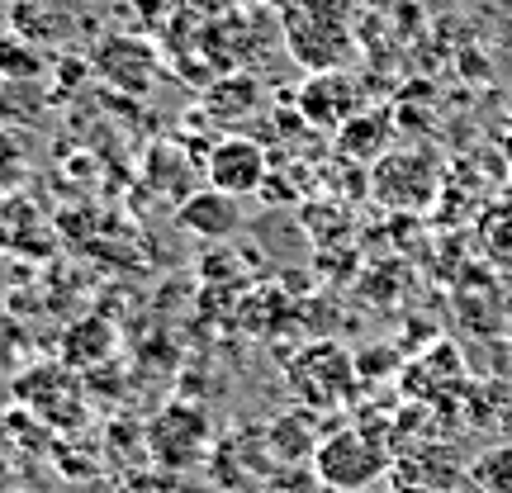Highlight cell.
I'll use <instances>...</instances> for the list:
<instances>
[{"label": "cell", "mask_w": 512, "mask_h": 493, "mask_svg": "<svg viewBox=\"0 0 512 493\" xmlns=\"http://www.w3.org/2000/svg\"><path fill=\"white\" fill-rule=\"evenodd\" d=\"M0 252L19 261H48L57 252L53 219L43 214V204L24 190L0 195Z\"/></svg>", "instance_id": "obj_6"}, {"label": "cell", "mask_w": 512, "mask_h": 493, "mask_svg": "<svg viewBox=\"0 0 512 493\" xmlns=\"http://www.w3.org/2000/svg\"><path fill=\"white\" fill-rule=\"evenodd\" d=\"M91 72L100 76L105 86H114V91H124V95H152L162 62H157V53H152V43H147V38L110 34V38H100V43H95Z\"/></svg>", "instance_id": "obj_5"}, {"label": "cell", "mask_w": 512, "mask_h": 493, "mask_svg": "<svg viewBox=\"0 0 512 493\" xmlns=\"http://www.w3.org/2000/svg\"><path fill=\"white\" fill-rule=\"evenodd\" d=\"M285 384L309 413H332L356 394V361L337 342H309V347H299L290 356Z\"/></svg>", "instance_id": "obj_3"}, {"label": "cell", "mask_w": 512, "mask_h": 493, "mask_svg": "<svg viewBox=\"0 0 512 493\" xmlns=\"http://www.w3.org/2000/svg\"><path fill=\"white\" fill-rule=\"evenodd\" d=\"M309 460H313V479L328 493H366L389 475L394 451L370 427H337L328 437H318Z\"/></svg>", "instance_id": "obj_2"}, {"label": "cell", "mask_w": 512, "mask_h": 493, "mask_svg": "<svg viewBox=\"0 0 512 493\" xmlns=\"http://www.w3.org/2000/svg\"><path fill=\"white\" fill-rule=\"evenodd\" d=\"M280 34L304 72H337L351 57V0H280Z\"/></svg>", "instance_id": "obj_1"}, {"label": "cell", "mask_w": 512, "mask_h": 493, "mask_svg": "<svg viewBox=\"0 0 512 493\" xmlns=\"http://www.w3.org/2000/svg\"><path fill=\"white\" fill-rule=\"evenodd\" d=\"M5 29H15L19 38H29L48 53V48H67L81 34V10L76 0H10Z\"/></svg>", "instance_id": "obj_9"}, {"label": "cell", "mask_w": 512, "mask_h": 493, "mask_svg": "<svg viewBox=\"0 0 512 493\" xmlns=\"http://www.w3.org/2000/svg\"><path fill=\"white\" fill-rule=\"evenodd\" d=\"M10 479H15V465H10V456L0 451V493L10 489Z\"/></svg>", "instance_id": "obj_18"}, {"label": "cell", "mask_w": 512, "mask_h": 493, "mask_svg": "<svg viewBox=\"0 0 512 493\" xmlns=\"http://www.w3.org/2000/svg\"><path fill=\"white\" fill-rule=\"evenodd\" d=\"M408 493H427V489H408Z\"/></svg>", "instance_id": "obj_21"}, {"label": "cell", "mask_w": 512, "mask_h": 493, "mask_svg": "<svg viewBox=\"0 0 512 493\" xmlns=\"http://www.w3.org/2000/svg\"><path fill=\"white\" fill-rule=\"evenodd\" d=\"M441 185V166L432 152H418V147H399V152H384L375 171H370V190L375 200L389 204V209H427L432 195Z\"/></svg>", "instance_id": "obj_4"}, {"label": "cell", "mask_w": 512, "mask_h": 493, "mask_svg": "<svg viewBox=\"0 0 512 493\" xmlns=\"http://www.w3.org/2000/svg\"><path fill=\"white\" fill-rule=\"evenodd\" d=\"M384 143H389V114L384 110H361L356 119L337 128V147L356 162H380Z\"/></svg>", "instance_id": "obj_13"}, {"label": "cell", "mask_w": 512, "mask_h": 493, "mask_svg": "<svg viewBox=\"0 0 512 493\" xmlns=\"http://www.w3.org/2000/svg\"><path fill=\"white\" fill-rule=\"evenodd\" d=\"M470 484H475L479 493H512V441L489 446V451L470 465Z\"/></svg>", "instance_id": "obj_17"}, {"label": "cell", "mask_w": 512, "mask_h": 493, "mask_svg": "<svg viewBox=\"0 0 512 493\" xmlns=\"http://www.w3.org/2000/svg\"><path fill=\"white\" fill-rule=\"evenodd\" d=\"M256 100H261V86H256V76H223L214 81V91L204 95V105H209V119H223L228 133H238V119L247 110H256Z\"/></svg>", "instance_id": "obj_14"}, {"label": "cell", "mask_w": 512, "mask_h": 493, "mask_svg": "<svg viewBox=\"0 0 512 493\" xmlns=\"http://www.w3.org/2000/svg\"><path fill=\"white\" fill-rule=\"evenodd\" d=\"M5 5H10V0H0V19H5Z\"/></svg>", "instance_id": "obj_19"}, {"label": "cell", "mask_w": 512, "mask_h": 493, "mask_svg": "<svg viewBox=\"0 0 512 493\" xmlns=\"http://www.w3.org/2000/svg\"><path fill=\"white\" fill-rule=\"evenodd\" d=\"M508 422H512V394H508Z\"/></svg>", "instance_id": "obj_20"}, {"label": "cell", "mask_w": 512, "mask_h": 493, "mask_svg": "<svg viewBox=\"0 0 512 493\" xmlns=\"http://www.w3.org/2000/svg\"><path fill=\"white\" fill-rule=\"evenodd\" d=\"M204 176L214 190H228V195H256L266 176H271V162H266V147L247 138V133H223L219 143L209 147V162H204Z\"/></svg>", "instance_id": "obj_7"}, {"label": "cell", "mask_w": 512, "mask_h": 493, "mask_svg": "<svg viewBox=\"0 0 512 493\" xmlns=\"http://www.w3.org/2000/svg\"><path fill=\"white\" fill-rule=\"evenodd\" d=\"M176 223H181L185 233H195V238H233L242 228V200L238 195H228V190H214V185H204L195 195H185L176 204Z\"/></svg>", "instance_id": "obj_12"}, {"label": "cell", "mask_w": 512, "mask_h": 493, "mask_svg": "<svg viewBox=\"0 0 512 493\" xmlns=\"http://www.w3.org/2000/svg\"><path fill=\"white\" fill-rule=\"evenodd\" d=\"M114 351V328L110 323H100V318H86V323H76L67 328V342H62V361L76 370H91L95 361H105Z\"/></svg>", "instance_id": "obj_15"}, {"label": "cell", "mask_w": 512, "mask_h": 493, "mask_svg": "<svg viewBox=\"0 0 512 493\" xmlns=\"http://www.w3.org/2000/svg\"><path fill=\"white\" fill-rule=\"evenodd\" d=\"M48 72V53L19 38L15 29H0V81H38Z\"/></svg>", "instance_id": "obj_16"}, {"label": "cell", "mask_w": 512, "mask_h": 493, "mask_svg": "<svg viewBox=\"0 0 512 493\" xmlns=\"http://www.w3.org/2000/svg\"><path fill=\"white\" fill-rule=\"evenodd\" d=\"M147 446L162 465H195L200 456H209V418L190 403H166L162 413L147 427Z\"/></svg>", "instance_id": "obj_8"}, {"label": "cell", "mask_w": 512, "mask_h": 493, "mask_svg": "<svg viewBox=\"0 0 512 493\" xmlns=\"http://www.w3.org/2000/svg\"><path fill=\"white\" fill-rule=\"evenodd\" d=\"M366 110V95H361V86L351 81V72H313L309 81H304V91H299V114H304V124L313 128H328V133H337V128L347 124V119H356V114Z\"/></svg>", "instance_id": "obj_10"}, {"label": "cell", "mask_w": 512, "mask_h": 493, "mask_svg": "<svg viewBox=\"0 0 512 493\" xmlns=\"http://www.w3.org/2000/svg\"><path fill=\"white\" fill-rule=\"evenodd\" d=\"M15 394L29 403L43 422H53V427H76V422H81V384L72 380V370L38 366V370H29V375H19Z\"/></svg>", "instance_id": "obj_11"}]
</instances>
